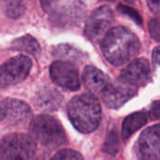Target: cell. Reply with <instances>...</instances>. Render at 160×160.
Instances as JSON below:
<instances>
[{"mask_svg":"<svg viewBox=\"0 0 160 160\" xmlns=\"http://www.w3.org/2000/svg\"><path fill=\"white\" fill-rule=\"evenodd\" d=\"M140 48L138 38L124 26L109 29L101 42L106 59L114 66H122L132 60L139 53Z\"/></svg>","mask_w":160,"mask_h":160,"instance_id":"6da1fadb","label":"cell"},{"mask_svg":"<svg viewBox=\"0 0 160 160\" xmlns=\"http://www.w3.org/2000/svg\"><path fill=\"white\" fill-rule=\"evenodd\" d=\"M68 116L74 127L88 134L94 131L102 117L101 106L93 94H81L74 97L68 104Z\"/></svg>","mask_w":160,"mask_h":160,"instance_id":"7a4b0ae2","label":"cell"},{"mask_svg":"<svg viewBox=\"0 0 160 160\" xmlns=\"http://www.w3.org/2000/svg\"><path fill=\"white\" fill-rule=\"evenodd\" d=\"M29 134L36 142L47 149H57L67 143L62 126L50 115L41 114L34 117L29 124Z\"/></svg>","mask_w":160,"mask_h":160,"instance_id":"3957f363","label":"cell"},{"mask_svg":"<svg viewBox=\"0 0 160 160\" xmlns=\"http://www.w3.org/2000/svg\"><path fill=\"white\" fill-rule=\"evenodd\" d=\"M37 142L26 134L12 133L0 140V159H33Z\"/></svg>","mask_w":160,"mask_h":160,"instance_id":"277c9868","label":"cell"},{"mask_svg":"<svg viewBox=\"0 0 160 160\" xmlns=\"http://www.w3.org/2000/svg\"><path fill=\"white\" fill-rule=\"evenodd\" d=\"M87 12L86 4L82 0H68L51 10V22L60 28H71L79 24Z\"/></svg>","mask_w":160,"mask_h":160,"instance_id":"5b68a950","label":"cell"},{"mask_svg":"<svg viewBox=\"0 0 160 160\" xmlns=\"http://www.w3.org/2000/svg\"><path fill=\"white\" fill-rule=\"evenodd\" d=\"M32 67L25 55H17L0 66V89L18 84L28 76Z\"/></svg>","mask_w":160,"mask_h":160,"instance_id":"8992f818","label":"cell"},{"mask_svg":"<svg viewBox=\"0 0 160 160\" xmlns=\"http://www.w3.org/2000/svg\"><path fill=\"white\" fill-rule=\"evenodd\" d=\"M138 87L131 85L119 78L109 82L105 90L102 92L101 97L106 104L110 109H118L126 103L129 99L137 95Z\"/></svg>","mask_w":160,"mask_h":160,"instance_id":"52a82bcc","label":"cell"},{"mask_svg":"<svg viewBox=\"0 0 160 160\" xmlns=\"http://www.w3.org/2000/svg\"><path fill=\"white\" fill-rule=\"evenodd\" d=\"M50 77L52 81L61 88L76 91L80 88L78 71L72 62L57 61L50 67Z\"/></svg>","mask_w":160,"mask_h":160,"instance_id":"ba28073f","label":"cell"},{"mask_svg":"<svg viewBox=\"0 0 160 160\" xmlns=\"http://www.w3.org/2000/svg\"><path fill=\"white\" fill-rule=\"evenodd\" d=\"M114 22V15L112 10L107 7L103 6L95 9L86 22L85 25V35L91 40H98L104 37L111 24Z\"/></svg>","mask_w":160,"mask_h":160,"instance_id":"9c48e42d","label":"cell"},{"mask_svg":"<svg viewBox=\"0 0 160 160\" xmlns=\"http://www.w3.org/2000/svg\"><path fill=\"white\" fill-rule=\"evenodd\" d=\"M135 151L141 159H160V124L148 128L141 133Z\"/></svg>","mask_w":160,"mask_h":160,"instance_id":"30bf717a","label":"cell"},{"mask_svg":"<svg viewBox=\"0 0 160 160\" xmlns=\"http://www.w3.org/2000/svg\"><path fill=\"white\" fill-rule=\"evenodd\" d=\"M119 79L138 88L145 86L151 81V72L147 60L139 58L132 61L123 69Z\"/></svg>","mask_w":160,"mask_h":160,"instance_id":"8fae6325","label":"cell"},{"mask_svg":"<svg viewBox=\"0 0 160 160\" xmlns=\"http://www.w3.org/2000/svg\"><path fill=\"white\" fill-rule=\"evenodd\" d=\"M6 103V114L4 120H7L11 124H20L27 122L32 117V112L30 107L20 99L7 98Z\"/></svg>","mask_w":160,"mask_h":160,"instance_id":"7c38bea8","label":"cell"},{"mask_svg":"<svg viewBox=\"0 0 160 160\" xmlns=\"http://www.w3.org/2000/svg\"><path fill=\"white\" fill-rule=\"evenodd\" d=\"M63 102L62 95L52 87L41 88L35 96V106L42 112L57 111Z\"/></svg>","mask_w":160,"mask_h":160,"instance_id":"4fadbf2b","label":"cell"},{"mask_svg":"<svg viewBox=\"0 0 160 160\" xmlns=\"http://www.w3.org/2000/svg\"><path fill=\"white\" fill-rule=\"evenodd\" d=\"M83 82L91 94H102L110 82L108 77L99 68L93 66H87L83 71Z\"/></svg>","mask_w":160,"mask_h":160,"instance_id":"5bb4252c","label":"cell"},{"mask_svg":"<svg viewBox=\"0 0 160 160\" xmlns=\"http://www.w3.org/2000/svg\"><path fill=\"white\" fill-rule=\"evenodd\" d=\"M52 53L57 58L73 63H81L87 59V54L85 52L69 44H59L55 46Z\"/></svg>","mask_w":160,"mask_h":160,"instance_id":"9a60e30c","label":"cell"},{"mask_svg":"<svg viewBox=\"0 0 160 160\" xmlns=\"http://www.w3.org/2000/svg\"><path fill=\"white\" fill-rule=\"evenodd\" d=\"M147 122V116L144 112H134L127 116L123 124L122 136L124 141H127L137 130L142 128Z\"/></svg>","mask_w":160,"mask_h":160,"instance_id":"2e32d148","label":"cell"},{"mask_svg":"<svg viewBox=\"0 0 160 160\" xmlns=\"http://www.w3.org/2000/svg\"><path fill=\"white\" fill-rule=\"evenodd\" d=\"M11 47L16 51L25 52L34 56L41 54V47L38 40L30 35H25L14 39L11 43Z\"/></svg>","mask_w":160,"mask_h":160,"instance_id":"e0dca14e","label":"cell"},{"mask_svg":"<svg viewBox=\"0 0 160 160\" xmlns=\"http://www.w3.org/2000/svg\"><path fill=\"white\" fill-rule=\"evenodd\" d=\"M26 2V0H0V7L8 17L17 19L24 14Z\"/></svg>","mask_w":160,"mask_h":160,"instance_id":"ac0fdd59","label":"cell"},{"mask_svg":"<svg viewBox=\"0 0 160 160\" xmlns=\"http://www.w3.org/2000/svg\"><path fill=\"white\" fill-rule=\"evenodd\" d=\"M120 149V139H119V135H118V131L116 129V128H113L112 129H110L107 135L106 141L103 144V152L115 157Z\"/></svg>","mask_w":160,"mask_h":160,"instance_id":"d6986e66","label":"cell"},{"mask_svg":"<svg viewBox=\"0 0 160 160\" xmlns=\"http://www.w3.org/2000/svg\"><path fill=\"white\" fill-rule=\"evenodd\" d=\"M52 159H58V160H70V159H83V157L74 151V150H70V149H62L60 151H58L56 155H54L52 157Z\"/></svg>","mask_w":160,"mask_h":160,"instance_id":"ffe728a7","label":"cell"},{"mask_svg":"<svg viewBox=\"0 0 160 160\" xmlns=\"http://www.w3.org/2000/svg\"><path fill=\"white\" fill-rule=\"evenodd\" d=\"M118 11L126 15V16H129L136 23L138 24H141L142 23V19H141V16L140 15V13L134 9L133 8H130L128 6H125V5H119L118 6Z\"/></svg>","mask_w":160,"mask_h":160,"instance_id":"44dd1931","label":"cell"},{"mask_svg":"<svg viewBox=\"0 0 160 160\" xmlns=\"http://www.w3.org/2000/svg\"><path fill=\"white\" fill-rule=\"evenodd\" d=\"M148 29L151 34V37L160 42V17L152 19L149 22Z\"/></svg>","mask_w":160,"mask_h":160,"instance_id":"7402d4cb","label":"cell"},{"mask_svg":"<svg viewBox=\"0 0 160 160\" xmlns=\"http://www.w3.org/2000/svg\"><path fill=\"white\" fill-rule=\"evenodd\" d=\"M147 4L152 12L160 17V0H147Z\"/></svg>","mask_w":160,"mask_h":160,"instance_id":"603a6c76","label":"cell"},{"mask_svg":"<svg viewBox=\"0 0 160 160\" xmlns=\"http://www.w3.org/2000/svg\"><path fill=\"white\" fill-rule=\"evenodd\" d=\"M150 114L152 116L153 119H157L160 120V101H155L152 104L151 107V111H150Z\"/></svg>","mask_w":160,"mask_h":160,"instance_id":"cb8c5ba5","label":"cell"},{"mask_svg":"<svg viewBox=\"0 0 160 160\" xmlns=\"http://www.w3.org/2000/svg\"><path fill=\"white\" fill-rule=\"evenodd\" d=\"M58 1V0H40L41 8L44 11H51L57 5Z\"/></svg>","mask_w":160,"mask_h":160,"instance_id":"d4e9b609","label":"cell"},{"mask_svg":"<svg viewBox=\"0 0 160 160\" xmlns=\"http://www.w3.org/2000/svg\"><path fill=\"white\" fill-rule=\"evenodd\" d=\"M152 58H153L154 66H155L156 68H157L158 66H160V46L154 49Z\"/></svg>","mask_w":160,"mask_h":160,"instance_id":"484cf974","label":"cell"},{"mask_svg":"<svg viewBox=\"0 0 160 160\" xmlns=\"http://www.w3.org/2000/svg\"><path fill=\"white\" fill-rule=\"evenodd\" d=\"M6 114V103L5 98H0V121L4 120Z\"/></svg>","mask_w":160,"mask_h":160,"instance_id":"4316f807","label":"cell"},{"mask_svg":"<svg viewBox=\"0 0 160 160\" xmlns=\"http://www.w3.org/2000/svg\"><path fill=\"white\" fill-rule=\"evenodd\" d=\"M127 3H134V0H124Z\"/></svg>","mask_w":160,"mask_h":160,"instance_id":"83f0119b","label":"cell"},{"mask_svg":"<svg viewBox=\"0 0 160 160\" xmlns=\"http://www.w3.org/2000/svg\"><path fill=\"white\" fill-rule=\"evenodd\" d=\"M103 1H108V2H113V1H115V0H103Z\"/></svg>","mask_w":160,"mask_h":160,"instance_id":"f1b7e54d","label":"cell"}]
</instances>
